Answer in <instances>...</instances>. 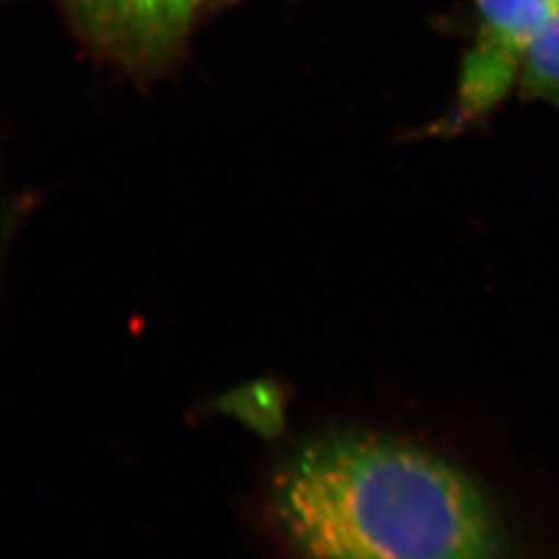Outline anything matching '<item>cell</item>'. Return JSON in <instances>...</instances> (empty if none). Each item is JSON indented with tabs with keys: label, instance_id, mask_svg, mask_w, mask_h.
Segmentation results:
<instances>
[{
	"label": "cell",
	"instance_id": "cell-1",
	"mask_svg": "<svg viewBox=\"0 0 559 559\" xmlns=\"http://www.w3.org/2000/svg\"><path fill=\"white\" fill-rule=\"evenodd\" d=\"M265 506L297 559H524L477 477L390 431L305 438L276 464Z\"/></svg>",
	"mask_w": 559,
	"mask_h": 559
},
{
	"label": "cell",
	"instance_id": "cell-2",
	"mask_svg": "<svg viewBox=\"0 0 559 559\" xmlns=\"http://www.w3.org/2000/svg\"><path fill=\"white\" fill-rule=\"evenodd\" d=\"M559 17V0H475V32L443 119L450 133L487 119L516 92L520 64L540 32Z\"/></svg>",
	"mask_w": 559,
	"mask_h": 559
},
{
	"label": "cell",
	"instance_id": "cell-3",
	"mask_svg": "<svg viewBox=\"0 0 559 559\" xmlns=\"http://www.w3.org/2000/svg\"><path fill=\"white\" fill-rule=\"evenodd\" d=\"M80 40L127 75L152 78L179 59L203 0H50Z\"/></svg>",
	"mask_w": 559,
	"mask_h": 559
},
{
	"label": "cell",
	"instance_id": "cell-4",
	"mask_svg": "<svg viewBox=\"0 0 559 559\" xmlns=\"http://www.w3.org/2000/svg\"><path fill=\"white\" fill-rule=\"evenodd\" d=\"M516 92L526 100L559 110V17L528 46L520 64Z\"/></svg>",
	"mask_w": 559,
	"mask_h": 559
},
{
	"label": "cell",
	"instance_id": "cell-5",
	"mask_svg": "<svg viewBox=\"0 0 559 559\" xmlns=\"http://www.w3.org/2000/svg\"><path fill=\"white\" fill-rule=\"evenodd\" d=\"M224 2H235V0H203V7H207V4H224Z\"/></svg>",
	"mask_w": 559,
	"mask_h": 559
}]
</instances>
